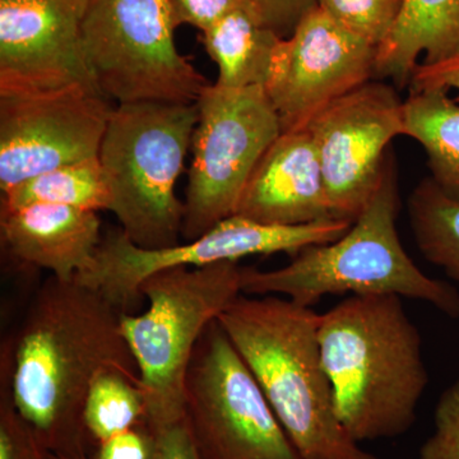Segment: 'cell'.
I'll list each match as a JSON object with an SVG mask.
<instances>
[{
  "instance_id": "cell-1",
  "label": "cell",
  "mask_w": 459,
  "mask_h": 459,
  "mask_svg": "<svg viewBox=\"0 0 459 459\" xmlns=\"http://www.w3.org/2000/svg\"><path fill=\"white\" fill-rule=\"evenodd\" d=\"M122 314L98 290L50 276L2 353L14 406L57 459H91L83 409L100 374L140 382Z\"/></svg>"
},
{
  "instance_id": "cell-2",
  "label": "cell",
  "mask_w": 459,
  "mask_h": 459,
  "mask_svg": "<svg viewBox=\"0 0 459 459\" xmlns=\"http://www.w3.org/2000/svg\"><path fill=\"white\" fill-rule=\"evenodd\" d=\"M320 355L341 424L356 443L407 433L429 374L398 295H352L319 316Z\"/></svg>"
},
{
  "instance_id": "cell-3",
  "label": "cell",
  "mask_w": 459,
  "mask_h": 459,
  "mask_svg": "<svg viewBox=\"0 0 459 459\" xmlns=\"http://www.w3.org/2000/svg\"><path fill=\"white\" fill-rule=\"evenodd\" d=\"M319 316L282 296L240 294L217 322L303 459H377L338 419L320 355Z\"/></svg>"
},
{
  "instance_id": "cell-4",
  "label": "cell",
  "mask_w": 459,
  "mask_h": 459,
  "mask_svg": "<svg viewBox=\"0 0 459 459\" xmlns=\"http://www.w3.org/2000/svg\"><path fill=\"white\" fill-rule=\"evenodd\" d=\"M398 211L397 174L389 152L379 186L349 231L301 250L279 270L243 267L241 292L282 296L307 307L327 295H398L427 301L459 318L458 290L425 274L402 247Z\"/></svg>"
},
{
  "instance_id": "cell-5",
  "label": "cell",
  "mask_w": 459,
  "mask_h": 459,
  "mask_svg": "<svg viewBox=\"0 0 459 459\" xmlns=\"http://www.w3.org/2000/svg\"><path fill=\"white\" fill-rule=\"evenodd\" d=\"M197 122L195 104L142 101L111 110L99 160L113 195L111 212L137 247L179 244L186 208L175 186Z\"/></svg>"
},
{
  "instance_id": "cell-6",
  "label": "cell",
  "mask_w": 459,
  "mask_h": 459,
  "mask_svg": "<svg viewBox=\"0 0 459 459\" xmlns=\"http://www.w3.org/2000/svg\"><path fill=\"white\" fill-rule=\"evenodd\" d=\"M238 262L157 272L142 283L146 312L122 314L120 328L137 365L153 433L184 420L186 379L208 325L241 292Z\"/></svg>"
},
{
  "instance_id": "cell-7",
  "label": "cell",
  "mask_w": 459,
  "mask_h": 459,
  "mask_svg": "<svg viewBox=\"0 0 459 459\" xmlns=\"http://www.w3.org/2000/svg\"><path fill=\"white\" fill-rule=\"evenodd\" d=\"M170 0H87L84 53L96 89L119 104H195L207 80L181 56Z\"/></svg>"
},
{
  "instance_id": "cell-8",
  "label": "cell",
  "mask_w": 459,
  "mask_h": 459,
  "mask_svg": "<svg viewBox=\"0 0 459 459\" xmlns=\"http://www.w3.org/2000/svg\"><path fill=\"white\" fill-rule=\"evenodd\" d=\"M183 238L195 240L237 212L247 181L282 133L264 87L208 84L197 101Z\"/></svg>"
},
{
  "instance_id": "cell-9",
  "label": "cell",
  "mask_w": 459,
  "mask_h": 459,
  "mask_svg": "<svg viewBox=\"0 0 459 459\" xmlns=\"http://www.w3.org/2000/svg\"><path fill=\"white\" fill-rule=\"evenodd\" d=\"M184 419L201 459H303L217 319L193 353Z\"/></svg>"
},
{
  "instance_id": "cell-10",
  "label": "cell",
  "mask_w": 459,
  "mask_h": 459,
  "mask_svg": "<svg viewBox=\"0 0 459 459\" xmlns=\"http://www.w3.org/2000/svg\"><path fill=\"white\" fill-rule=\"evenodd\" d=\"M351 225L332 219L300 226H272L232 214L195 240L162 249L137 247L119 230L102 238L93 264L75 281L98 290L123 314H132L143 299L142 283L157 272L238 262L253 255H296L307 247L337 240Z\"/></svg>"
},
{
  "instance_id": "cell-11",
  "label": "cell",
  "mask_w": 459,
  "mask_h": 459,
  "mask_svg": "<svg viewBox=\"0 0 459 459\" xmlns=\"http://www.w3.org/2000/svg\"><path fill=\"white\" fill-rule=\"evenodd\" d=\"M332 217L353 222L382 181L389 146L404 135L397 91L371 80L334 100L307 124Z\"/></svg>"
},
{
  "instance_id": "cell-12",
  "label": "cell",
  "mask_w": 459,
  "mask_h": 459,
  "mask_svg": "<svg viewBox=\"0 0 459 459\" xmlns=\"http://www.w3.org/2000/svg\"><path fill=\"white\" fill-rule=\"evenodd\" d=\"M86 87L0 95V190L99 157L111 110Z\"/></svg>"
},
{
  "instance_id": "cell-13",
  "label": "cell",
  "mask_w": 459,
  "mask_h": 459,
  "mask_svg": "<svg viewBox=\"0 0 459 459\" xmlns=\"http://www.w3.org/2000/svg\"><path fill=\"white\" fill-rule=\"evenodd\" d=\"M377 50L319 7L307 12L281 42L265 86L282 132L307 128L332 101L376 80Z\"/></svg>"
},
{
  "instance_id": "cell-14",
  "label": "cell",
  "mask_w": 459,
  "mask_h": 459,
  "mask_svg": "<svg viewBox=\"0 0 459 459\" xmlns=\"http://www.w3.org/2000/svg\"><path fill=\"white\" fill-rule=\"evenodd\" d=\"M87 0L0 2V95L96 89L82 38Z\"/></svg>"
},
{
  "instance_id": "cell-15",
  "label": "cell",
  "mask_w": 459,
  "mask_h": 459,
  "mask_svg": "<svg viewBox=\"0 0 459 459\" xmlns=\"http://www.w3.org/2000/svg\"><path fill=\"white\" fill-rule=\"evenodd\" d=\"M235 214L272 226L333 219L307 129L281 133L253 171Z\"/></svg>"
},
{
  "instance_id": "cell-16",
  "label": "cell",
  "mask_w": 459,
  "mask_h": 459,
  "mask_svg": "<svg viewBox=\"0 0 459 459\" xmlns=\"http://www.w3.org/2000/svg\"><path fill=\"white\" fill-rule=\"evenodd\" d=\"M0 234L14 258L62 281L90 270L102 241L98 212L48 204L2 212Z\"/></svg>"
},
{
  "instance_id": "cell-17",
  "label": "cell",
  "mask_w": 459,
  "mask_h": 459,
  "mask_svg": "<svg viewBox=\"0 0 459 459\" xmlns=\"http://www.w3.org/2000/svg\"><path fill=\"white\" fill-rule=\"evenodd\" d=\"M459 54V0H402L391 35L377 50L376 80L410 83L419 57L435 65Z\"/></svg>"
},
{
  "instance_id": "cell-18",
  "label": "cell",
  "mask_w": 459,
  "mask_h": 459,
  "mask_svg": "<svg viewBox=\"0 0 459 459\" xmlns=\"http://www.w3.org/2000/svg\"><path fill=\"white\" fill-rule=\"evenodd\" d=\"M282 40L253 8L237 9L202 32L205 53L219 69L216 84L223 89H265Z\"/></svg>"
},
{
  "instance_id": "cell-19",
  "label": "cell",
  "mask_w": 459,
  "mask_h": 459,
  "mask_svg": "<svg viewBox=\"0 0 459 459\" xmlns=\"http://www.w3.org/2000/svg\"><path fill=\"white\" fill-rule=\"evenodd\" d=\"M443 89H411L403 101L404 135L421 144L431 179L459 199V104Z\"/></svg>"
},
{
  "instance_id": "cell-20",
  "label": "cell",
  "mask_w": 459,
  "mask_h": 459,
  "mask_svg": "<svg viewBox=\"0 0 459 459\" xmlns=\"http://www.w3.org/2000/svg\"><path fill=\"white\" fill-rule=\"evenodd\" d=\"M38 204L111 212L113 195L99 157L42 172L2 193V212Z\"/></svg>"
},
{
  "instance_id": "cell-21",
  "label": "cell",
  "mask_w": 459,
  "mask_h": 459,
  "mask_svg": "<svg viewBox=\"0 0 459 459\" xmlns=\"http://www.w3.org/2000/svg\"><path fill=\"white\" fill-rule=\"evenodd\" d=\"M409 214L420 252L459 283V199L427 178L411 193Z\"/></svg>"
},
{
  "instance_id": "cell-22",
  "label": "cell",
  "mask_w": 459,
  "mask_h": 459,
  "mask_svg": "<svg viewBox=\"0 0 459 459\" xmlns=\"http://www.w3.org/2000/svg\"><path fill=\"white\" fill-rule=\"evenodd\" d=\"M147 403L141 383L117 371L100 374L91 385L83 409L90 440L98 444L146 424Z\"/></svg>"
},
{
  "instance_id": "cell-23",
  "label": "cell",
  "mask_w": 459,
  "mask_h": 459,
  "mask_svg": "<svg viewBox=\"0 0 459 459\" xmlns=\"http://www.w3.org/2000/svg\"><path fill=\"white\" fill-rule=\"evenodd\" d=\"M316 7L347 31L379 48L397 22L402 0H316Z\"/></svg>"
},
{
  "instance_id": "cell-24",
  "label": "cell",
  "mask_w": 459,
  "mask_h": 459,
  "mask_svg": "<svg viewBox=\"0 0 459 459\" xmlns=\"http://www.w3.org/2000/svg\"><path fill=\"white\" fill-rule=\"evenodd\" d=\"M0 459H57L14 406L5 370L0 369Z\"/></svg>"
},
{
  "instance_id": "cell-25",
  "label": "cell",
  "mask_w": 459,
  "mask_h": 459,
  "mask_svg": "<svg viewBox=\"0 0 459 459\" xmlns=\"http://www.w3.org/2000/svg\"><path fill=\"white\" fill-rule=\"evenodd\" d=\"M420 459H459V379L437 401L434 431L420 448Z\"/></svg>"
},
{
  "instance_id": "cell-26",
  "label": "cell",
  "mask_w": 459,
  "mask_h": 459,
  "mask_svg": "<svg viewBox=\"0 0 459 459\" xmlns=\"http://www.w3.org/2000/svg\"><path fill=\"white\" fill-rule=\"evenodd\" d=\"M170 3L177 26H193L201 32L237 9L253 8L250 0H170Z\"/></svg>"
},
{
  "instance_id": "cell-27",
  "label": "cell",
  "mask_w": 459,
  "mask_h": 459,
  "mask_svg": "<svg viewBox=\"0 0 459 459\" xmlns=\"http://www.w3.org/2000/svg\"><path fill=\"white\" fill-rule=\"evenodd\" d=\"M155 455L156 434L142 424L98 444L91 459H155Z\"/></svg>"
},
{
  "instance_id": "cell-28",
  "label": "cell",
  "mask_w": 459,
  "mask_h": 459,
  "mask_svg": "<svg viewBox=\"0 0 459 459\" xmlns=\"http://www.w3.org/2000/svg\"><path fill=\"white\" fill-rule=\"evenodd\" d=\"M265 26L281 38L291 35L301 18L316 7V0H250Z\"/></svg>"
},
{
  "instance_id": "cell-29",
  "label": "cell",
  "mask_w": 459,
  "mask_h": 459,
  "mask_svg": "<svg viewBox=\"0 0 459 459\" xmlns=\"http://www.w3.org/2000/svg\"><path fill=\"white\" fill-rule=\"evenodd\" d=\"M411 89H443L458 91L455 101L459 104V54L435 65L420 63L410 81Z\"/></svg>"
},
{
  "instance_id": "cell-30",
  "label": "cell",
  "mask_w": 459,
  "mask_h": 459,
  "mask_svg": "<svg viewBox=\"0 0 459 459\" xmlns=\"http://www.w3.org/2000/svg\"><path fill=\"white\" fill-rule=\"evenodd\" d=\"M155 434V459H201L190 437L186 419Z\"/></svg>"
},
{
  "instance_id": "cell-31",
  "label": "cell",
  "mask_w": 459,
  "mask_h": 459,
  "mask_svg": "<svg viewBox=\"0 0 459 459\" xmlns=\"http://www.w3.org/2000/svg\"><path fill=\"white\" fill-rule=\"evenodd\" d=\"M0 2H8V0H0Z\"/></svg>"
}]
</instances>
